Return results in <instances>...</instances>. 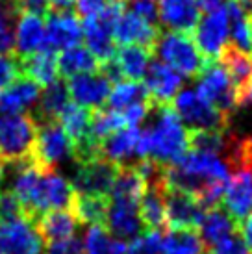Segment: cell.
Here are the masks:
<instances>
[{
	"instance_id": "obj_15",
	"label": "cell",
	"mask_w": 252,
	"mask_h": 254,
	"mask_svg": "<svg viewBox=\"0 0 252 254\" xmlns=\"http://www.w3.org/2000/svg\"><path fill=\"white\" fill-rule=\"evenodd\" d=\"M160 37V28L158 24L141 19L130 9H123L121 17L115 22L113 28V41L115 45H139L147 49H154L156 39Z\"/></svg>"
},
{
	"instance_id": "obj_20",
	"label": "cell",
	"mask_w": 252,
	"mask_h": 254,
	"mask_svg": "<svg viewBox=\"0 0 252 254\" xmlns=\"http://www.w3.org/2000/svg\"><path fill=\"white\" fill-rule=\"evenodd\" d=\"M35 228L45 243L67 240L70 236H76L78 223L72 210H49L34 221Z\"/></svg>"
},
{
	"instance_id": "obj_4",
	"label": "cell",
	"mask_w": 252,
	"mask_h": 254,
	"mask_svg": "<svg viewBox=\"0 0 252 254\" xmlns=\"http://www.w3.org/2000/svg\"><path fill=\"white\" fill-rule=\"evenodd\" d=\"M152 52H156L160 62L169 65L180 76L196 78L208 64V60L196 49L193 37L182 32H167L163 36L160 34Z\"/></svg>"
},
{
	"instance_id": "obj_38",
	"label": "cell",
	"mask_w": 252,
	"mask_h": 254,
	"mask_svg": "<svg viewBox=\"0 0 252 254\" xmlns=\"http://www.w3.org/2000/svg\"><path fill=\"white\" fill-rule=\"evenodd\" d=\"M11 11L17 15H37V17H47L52 11V7L47 0H6Z\"/></svg>"
},
{
	"instance_id": "obj_16",
	"label": "cell",
	"mask_w": 252,
	"mask_h": 254,
	"mask_svg": "<svg viewBox=\"0 0 252 254\" xmlns=\"http://www.w3.org/2000/svg\"><path fill=\"white\" fill-rule=\"evenodd\" d=\"M143 85L152 104H171V100L175 99L178 89L182 87V76L169 65L156 60L148 65Z\"/></svg>"
},
{
	"instance_id": "obj_35",
	"label": "cell",
	"mask_w": 252,
	"mask_h": 254,
	"mask_svg": "<svg viewBox=\"0 0 252 254\" xmlns=\"http://www.w3.org/2000/svg\"><path fill=\"white\" fill-rule=\"evenodd\" d=\"M112 234L106 230V226L102 225H93L87 228V232L84 236L82 247H84V254H108L110 247H112Z\"/></svg>"
},
{
	"instance_id": "obj_27",
	"label": "cell",
	"mask_w": 252,
	"mask_h": 254,
	"mask_svg": "<svg viewBox=\"0 0 252 254\" xmlns=\"http://www.w3.org/2000/svg\"><path fill=\"white\" fill-rule=\"evenodd\" d=\"M198 228H200V240H202L204 247H213L226 236L238 232L239 225L224 212L223 208L213 206V208L204 210Z\"/></svg>"
},
{
	"instance_id": "obj_10",
	"label": "cell",
	"mask_w": 252,
	"mask_h": 254,
	"mask_svg": "<svg viewBox=\"0 0 252 254\" xmlns=\"http://www.w3.org/2000/svg\"><path fill=\"white\" fill-rule=\"evenodd\" d=\"M0 253L4 254H43L45 241L34 221L17 217L0 223Z\"/></svg>"
},
{
	"instance_id": "obj_7",
	"label": "cell",
	"mask_w": 252,
	"mask_h": 254,
	"mask_svg": "<svg viewBox=\"0 0 252 254\" xmlns=\"http://www.w3.org/2000/svg\"><path fill=\"white\" fill-rule=\"evenodd\" d=\"M173 110L178 115V119L184 123V127L189 128V132L195 130H223L226 128V119L223 113L215 110L206 99H202L196 89H184L176 93L173 100Z\"/></svg>"
},
{
	"instance_id": "obj_32",
	"label": "cell",
	"mask_w": 252,
	"mask_h": 254,
	"mask_svg": "<svg viewBox=\"0 0 252 254\" xmlns=\"http://www.w3.org/2000/svg\"><path fill=\"white\" fill-rule=\"evenodd\" d=\"M204 243L196 228H171L163 236V254H202Z\"/></svg>"
},
{
	"instance_id": "obj_40",
	"label": "cell",
	"mask_w": 252,
	"mask_h": 254,
	"mask_svg": "<svg viewBox=\"0 0 252 254\" xmlns=\"http://www.w3.org/2000/svg\"><path fill=\"white\" fill-rule=\"evenodd\" d=\"M211 254H251L241 232H234L211 247Z\"/></svg>"
},
{
	"instance_id": "obj_41",
	"label": "cell",
	"mask_w": 252,
	"mask_h": 254,
	"mask_svg": "<svg viewBox=\"0 0 252 254\" xmlns=\"http://www.w3.org/2000/svg\"><path fill=\"white\" fill-rule=\"evenodd\" d=\"M19 76H21V71H19L17 56L15 54H0V91Z\"/></svg>"
},
{
	"instance_id": "obj_24",
	"label": "cell",
	"mask_w": 252,
	"mask_h": 254,
	"mask_svg": "<svg viewBox=\"0 0 252 254\" xmlns=\"http://www.w3.org/2000/svg\"><path fill=\"white\" fill-rule=\"evenodd\" d=\"M165 182L148 184L139 200V217L145 230H161L165 225V200H163Z\"/></svg>"
},
{
	"instance_id": "obj_26",
	"label": "cell",
	"mask_w": 252,
	"mask_h": 254,
	"mask_svg": "<svg viewBox=\"0 0 252 254\" xmlns=\"http://www.w3.org/2000/svg\"><path fill=\"white\" fill-rule=\"evenodd\" d=\"M137 135L139 128L125 127L108 135L104 141L100 143V156L117 163V165H128V160H132L135 154V145H137Z\"/></svg>"
},
{
	"instance_id": "obj_50",
	"label": "cell",
	"mask_w": 252,
	"mask_h": 254,
	"mask_svg": "<svg viewBox=\"0 0 252 254\" xmlns=\"http://www.w3.org/2000/svg\"><path fill=\"white\" fill-rule=\"evenodd\" d=\"M4 175H6V163L0 160V184L4 182Z\"/></svg>"
},
{
	"instance_id": "obj_43",
	"label": "cell",
	"mask_w": 252,
	"mask_h": 254,
	"mask_svg": "<svg viewBox=\"0 0 252 254\" xmlns=\"http://www.w3.org/2000/svg\"><path fill=\"white\" fill-rule=\"evenodd\" d=\"M43 254H84V247H82V240L80 238L70 236L67 240L47 243V249H45Z\"/></svg>"
},
{
	"instance_id": "obj_47",
	"label": "cell",
	"mask_w": 252,
	"mask_h": 254,
	"mask_svg": "<svg viewBox=\"0 0 252 254\" xmlns=\"http://www.w3.org/2000/svg\"><path fill=\"white\" fill-rule=\"evenodd\" d=\"M224 2H226V0H198L200 9H204V11H213V9H217V7H223Z\"/></svg>"
},
{
	"instance_id": "obj_9",
	"label": "cell",
	"mask_w": 252,
	"mask_h": 254,
	"mask_svg": "<svg viewBox=\"0 0 252 254\" xmlns=\"http://www.w3.org/2000/svg\"><path fill=\"white\" fill-rule=\"evenodd\" d=\"M78 169L74 175L72 190L78 195H97V197H110L113 178L119 171L117 163L106 158H93L87 162L76 163Z\"/></svg>"
},
{
	"instance_id": "obj_28",
	"label": "cell",
	"mask_w": 252,
	"mask_h": 254,
	"mask_svg": "<svg viewBox=\"0 0 252 254\" xmlns=\"http://www.w3.org/2000/svg\"><path fill=\"white\" fill-rule=\"evenodd\" d=\"M145 191V180L141 178L133 165H119V171L113 178L110 200H119L139 206L141 195Z\"/></svg>"
},
{
	"instance_id": "obj_42",
	"label": "cell",
	"mask_w": 252,
	"mask_h": 254,
	"mask_svg": "<svg viewBox=\"0 0 252 254\" xmlns=\"http://www.w3.org/2000/svg\"><path fill=\"white\" fill-rule=\"evenodd\" d=\"M125 7L152 24L158 22V2L156 0H125Z\"/></svg>"
},
{
	"instance_id": "obj_34",
	"label": "cell",
	"mask_w": 252,
	"mask_h": 254,
	"mask_svg": "<svg viewBox=\"0 0 252 254\" xmlns=\"http://www.w3.org/2000/svg\"><path fill=\"white\" fill-rule=\"evenodd\" d=\"M125 127L126 125L123 115L112 108H108V110L97 108L91 112V137L98 145L104 141L108 135H112L113 132H117Z\"/></svg>"
},
{
	"instance_id": "obj_30",
	"label": "cell",
	"mask_w": 252,
	"mask_h": 254,
	"mask_svg": "<svg viewBox=\"0 0 252 254\" xmlns=\"http://www.w3.org/2000/svg\"><path fill=\"white\" fill-rule=\"evenodd\" d=\"M98 67L100 64L97 62V58L80 45L62 50V54L58 58V72L63 78H72L82 72H95L98 71Z\"/></svg>"
},
{
	"instance_id": "obj_5",
	"label": "cell",
	"mask_w": 252,
	"mask_h": 254,
	"mask_svg": "<svg viewBox=\"0 0 252 254\" xmlns=\"http://www.w3.org/2000/svg\"><path fill=\"white\" fill-rule=\"evenodd\" d=\"M72 160V143L58 121L37 125L30 162L39 171H56L60 163Z\"/></svg>"
},
{
	"instance_id": "obj_21",
	"label": "cell",
	"mask_w": 252,
	"mask_h": 254,
	"mask_svg": "<svg viewBox=\"0 0 252 254\" xmlns=\"http://www.w3.org/2000/svg\"><path fill=\"white\" fill-rule=\"evenodd\" d=\"M45 19L37 15H17V28L13 32V54L28 56L43 49Z\"/></svg>"
},
{
	"instance_id": "obj_33",
	"label": "cell",
	"mask_w": 252,
	"mask_h": 254,
	"mask_svg": "<svg viewBox=\"0 0 252 254\" xmlns=\"http://www.w3.org/2000/svg\"><path fill=\"white\" fill-rule=\"evenodd\" d=\"M148 95L145 85L135 82V80H121L115 82L110 95H108V106L115 112H123L128 106H133L137 102H147Z\"/></svg>"
},
{
	"instance_id": "obj_44",
	"label": "cell",
	"mask_w": 252,
	"mask_h": 254,
	"mask_svg": "<svg viewBox=\"0 0 252 254\" xmlns=\"http://www.w3.org/2000/svg\"><path fill=\"white\" fill-rule=\"evenodd\" d=\"M110 0H76V11L80 17H93V15H97L102 7L108 4Z\"/></svg>"
},
{
	"instance_id": "obj_13",
	"label": "cell",
	"mask_w": 252,
	"mask_h": 254,
	"mask_svg": "<svg viewBox=\"0 0 252 254\" xmlns=\"http://www.w3.org/2000/svg\"><path fill=\"white\" fill-rule=\"evenodd\" d=\"M165 200V225L169 228H198L204 208L191 193L176 188H167L163 191Z\"/></svg>"
},
{
	"instance_id": "obj_29",
	"label": "cell",
	"mask_w": 252,
	"mask_h": 254,
	"mask_svg": "<svg viewBox=\"0 0 252 254\" xmlns=\"http://www.w3.org/2000/svg\"><path fill=\"white\" fill-rule=\"evenodd\" d=\"M219 62L226 69V72L230 74L234 85L238 87L239 95H241V104H243V97H245L247 87L252 82V54L241 52V50L234 49V47L228 45V49L223 52V56L219 58Z\"/></svg>"
},
{
	"instance_id": "obj_48",
	"label": "cell",
	"mask_w": 252,
	"mask_h": 254,
	"mask_svg": "<svg viewBox=\"0 0 252 254\" xmlns=\"http://www.w3.org/2000/svg\"><path fill=\"white\" fill-rule=\"evenodd\" d=\"M52 9H70L74 7L76 0H47Z\"/></svg>"
},
{
	"instance_id": "obj_51",
	"label": "cell",
	"mask_w": 252,
	"mask_h": 254,
	"mask_svg": "<svg viewBox=\"0 0 252 254\" xmlns=\"http://www.w3.org/2000/svg\"><path fill=\"white\" fill-rule=\"evenodd\" d=\"M251 52H252V17H251Z\"/></svg>"
},
{
	"instance_id": "obj_1",
	"label": "cell",
	"mask_w": 252,
	"mask_h": 254,
	"mask_svg": "<svg viewBox=\"0 0 252 254\" xmlns=\"http://www.w3.org/2000/svg\"><path fill=\"white\" fill-rule=\"evenodd\" d=\"M230 173L221 156L188 148L176 162L165 165V186L191 193L208 210L221 202Z\"/></svg>"
},
{
	"instance_id": "obj_25",
	"label": "cell",
	"mask_w": 252,
	"mask_h": 254,
	"mask_svg": "<svg viewBox=\"0 0 252 254\" xmlns=\"http://www.w3.org/2000/svg\"><path fill=\"white\" fill-rule=\"evenodd\" d=\"M69 89H67V82L56 78L54 82L45 85L43 95H39V104L34 112L35 125H43V123H50V121H58V115L62 110L69 104Z\"/></svg>"
},
{
	"instance_id": "obj_37",
	"label": "cell",
	"mask_w": 252,
	"mask_h": 254,
	"mask_svg": "<svg viewBox=\"0 0 252 254\" xmlns=\"http://www.w3.org/2000/svg\"><path fill=\"white\" fill-rule=\"evenodd\" d=\"M13 22L15 13L9 4L0 2V54H13Z\"/></svg>"
},
{
	"instance_id": "obj_22",
	"label": "cell",
	"mask_w": 252,
	"mask_h": 254,
	"mask_svg": "<svg viewBox=\"0 0 252 254\" xmlns=\"http://www.w3.org/2000/svg\"><path fill=\"white\" fill-rule=\"evenodd\" d=\"M22 76L34 80L37 85H49L58 78V56L50 50H37L28 56H17Z\"/></svg>"
},
{
	"instance_id": "obj_6",
	"label": "cell",
	"mask_w": 252,
	"mask_h": 254,
	"mask_svg": "<svg viewBox=\"0 0 252 254\" xmlns=\"http://www.w3.org/2000/svg\"><path fill=\"white\" fill-rule=\"evenodd\" d=\"M196 78V93L224 117H228L236 108L241 106V95L221 62H208Z\"/></svg>"
},
{
	"instance_id": "obj_39",
	"label": "cell",
	"mask_w": 252,
	"mask_h": 254,
	"mask_svg": "<svg viewBox=\"0 0 252 254\" xmlns=\"http://www.w3.org/2000/svg\"><path fill=\"white\" fill-rule=\"evenodd\" d=\"M17 217H24L19 198L15 197L11 190H2L0 191V223Z\"/></svg>"
},
{
	"instance_id": "obj_46",
	"label": "cell",
	"mask_w": 252,
	"mask_h": 254,
	"mask_svg": "<svg viewBox=\"0 0 252 254\" xmlns=\"http://www.w3.org/2000/svg\"><path fill=\"white\" fill-rule=\"evenodd\" d=\"M108 254H128V243H126V241H121V240H115V238H113L112 247H110Z\"/></svg>"
},
{
	"instance_id": "obj_18",
	"label": "cell",
	"mask_w": 252,
	"mask_h": 254,
	"mask_svg": "<svg viewBox=\"0 0 252 254\" xmlns=\"http://www.w3.org/2000/svg\"><path fill=\"white\" fill-rule=\"evenodd\" d=\"M104 226L112 236H115V240L121 241H132L145 232L137 204H128L119 200H110Z\"/></svg>"
},
{
	"instance_id": "obj_17",
	"label": "cell",
	"mask_w": 252,
	"mask_h": 254,
	"mask_svg": "<svg viewBox=\"0 0 252 254\" xmlns=\"http://www.w3.org/2000/svg\"><path fill=\"white\" fill-rule=\"evenodd\" d=\"M200 19L198 0H160L158 2V21L169 32L191 34Z\"/></svg>"
},
{
	"instance_id": "obj_31",
	"label": "cell",
	"mask_w": 252,
	"mask_h": 254,
	"mask_svg": "<svg viewBox=\"0 0 252 254\" xmlns=\"http://www.w3.org/2000/svg\"><path fill=\"white\" fill-rule=\"evenodd\" d=\"M110 206V197H97V195H78L74 193V200L70 210L76 215L80 225H102L106 223V213Z\"/></svg>"
},
{
	"instance_id": "obj_45",
	"label": "cell",
	"mask_w": 252,
	"mask_h": 254,
	"mask_svg": "<svg viewBox=\"0 0 252 254\" xmlns=\"http://www.w3.org/2000/svg\"><path fill=\"white\" fill-rule=\"evenodd\" d=\"M239 228H241V236H243V240H245L247 247H249V251L252 253V212L247 215V219L239 225Z\"/></svg>"
},
{
	"instance_id": "obj_23",
	"label": "cell",
	"mask_w": 252,
	"mask_h": 254,
	"mask_svg": "<svg viewBox=\"0 0 252 254\" xmlns=\"http://www.w3.org/2000/svg\"><path fill=\"white\" fill-rule=\"evenodd\" d=\"M150 58H152V49L139 45H123L119 50H115L113 62L117 65L123 80L139 82L150 65Z\"/></svg>"
},
{
	"instance_id": "obj_14",
	"label": "cell",
	"mask_w": 252,
	"mask_h": 254,
	"mask_svg": "<svg viewBox=\"0 0 252 254\" xmlns=\"http://www.w3.org/2000/svg\"><path fill=\"white\" fill-rule=\"evenodd\" d=\"M67 89L74 104L87 110H97V108H102V104L108 100L112 82L102 72H82L69 78Z\"/></svg>"
},
{
	"instance_id": "obj_3",
	"label": "cell",
	"mask_w": 252,
	"mask_h": 254,
	"mask_svg": "<svg viewBox=\"0 0 252 254\" xmlns=\"http://www.w3.org/2000/svg\"><path fill=\"white\" fill-rule=\"evenodd\" d=\"M35 125L30 113H2L0 117V160L15 165L30 160L35 141Z\"/></svg>"
},
{
	"instance_id": "obj_49",
	"label": "cell",
	"mask_w": 252,
	"mask_h": 254,
	"mask_svg": "<svg viewBox=\"0 0 252 254\" xmlns=\"http://www.w3.org/2000/svg\"><path fill=\"white\" fill-rule=\"evenodd\" d=\"M247 102H252V82L249 84V87H247V91H245V97H243V104H247Z\"/></svg>"
},
{
	"instance_id": "obj_8",
	"label": "cell",
	"mask_w": 252,
	"mask_h": 254,
	"mask_svg": "<svg viewBox=\"0 0 252 254\" xmlns=\"http://www.w3.org/2000/svg\"><path fill=\"white\" fill-rule=\"evenodd\" d=\"M193 41L208 62H219V58L230 45L226 6L206 11V15L198 19L193 30Z\"/></svg>"
},
{
	"instance_id": "obj_52",
	"label": "cell",
	"mask_w": 252,
	"mask_h": 254,
	"mask_svg": "<svg viewBox=\"0 0 252 254\" xmlns=\"http://www.w3.org/2000/svg\"><path fill=\"white\" fill-rule=\"evenodd\" d=\"M0 254H4V253H0Z\"/></svg>"
},
{
	"instance_id": "obj_19",
	"label": "cell",
	"mask_w": 252,
	"mask_h": 254,
	"mask_svg": "<svg viewBox=\"0 0 252 254\" xmlns=\"http://www.w3.org/2000/svg\"><path fill=\"white\" fill-rule=\"evenodd\" d=\"M39 95L41 85L21 74L0 91V113H24L37 102Z\"/></svg>"
},
{
	"instance_id": "obj_2",
	"label": "cell",
	"mask_w": 252,
	"mask_h": 254,
	"mask_svg": "<svg viewBox=\"0 0 252 254\" xmlns=\"http://www.w3.org/2000/svg\"><path fill=\"white\" fill-rule=\"evenodd\" d=\"M152 110L154 121L148 128L139 130L135 154L169 165L188 150L189 132L171 104H152Z\"/></svg>"
},
{
	"instance_id": "obj_36",
	"label": "cell",
	"mask_w": 252,
	"mask_h": 254,
	"mask_svg": "<svg viewBox=\"0 0 252 254\" xmlns=\"http://www.w3.org/2000/svg\"><path fill=\"white\" fill-rule=\"evenodd\" d=\"M128 254H163V236L160 230H145L130 241Z\"/></svg>"
},
{
	"instance_id": "obj_12",
	"label": "cell",
	"mask_w": 252,
	"mask_h": 254,
	"mask_svg": "<svg viewBox=\"0 0 252 254\" xmlns=\"http://www.w3.org/2000/svg\"><path fill=\"white\" fill-rule=\"evenodd\" d=\"M223 210L238 225H241L252 212V167L232 171L223 190Z\"/></svg>"
},
{
	"instance_id": "obj_11",
	"label": "cell",
	"mask_w": 252,
	"mask_h": 254,
	"mask_svg": "<svg viewBox=\"0 0 252 254\" xmlns=\"http://www.w3.org/2000/svg\"><path fill=\"white\" fill-rule=\"evenodd\" d=\"M45 21V41L41 50L62 52L82 41V21L70 9H52Z\"/></svg>"
}]
</instances>
